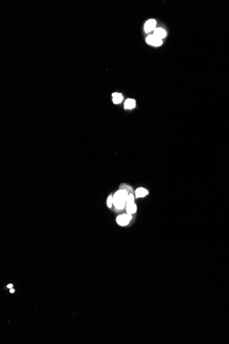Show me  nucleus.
I'll return each mask as SVG.
<instances>
[{
    "label": "nucleus",
    "mask_w": 229,
    "mask_h": 344,
    "mask_svg": "<svg viewBox=\"0 0 229 344\" xmlns=\"http://www.w3.org/2000/svg\"><path fill=\"white\" fill-rule=\"evenodd\" d=\"M154 35H155L156 37H158L159 39H163L164 37H165L166 32L165 31V30L162 29V28H156V29L154 30Z\"/></svg>",
    "instance_id": "423d86ee"
},
{
    "label": "nucleus",
    "mask_w": 229,
    "mask_h": 344,
    "mask_svg": "<svg viewBox=\"0 0 229 344\" xmlns=\"http://www.w3.org/2000/svg\"><path fill=\"white\" fill-rule=\"evenodd\" d=\"M132 218V214H128L119 215L117 218V223L121 226H126L129 223Z\"/></svg>",
    "instance_id": "f03ea898"
},
{
    "label": "nucleus",
    "mask_w": 229,
    "mask_h": 344,
    "mask_svg": "<svg viewBox=\"0 0 229 344\" xmlns=\"http://www.w3.org/2000/svg\"><path fill=\"white\" fill-rule=\"evenodd\" d=\"M136 105V102L134 99H128L125 102L124 106L125 109H132L135 108Z\"/></svg>",
    "instance_id": "6e6552de"
},
{
    "label": "nucleus",
    "mask_w": 229,
    "mask_h": 344,
    "mask_svg": "<svg viewBox=\"0 0 229 344\" xmlns=\"http://www.w3.org/2000/svg\"><path fill=\"white\" fill-rule=\"evenodd\" d=\"M146 42L149 45L153 46H160L163 43L162 39L158 38V37H157L154 35H149L146 38Z\"/></svg>",
    "instance_id": "7ed1b4c3"
},
{
    "label": "nucleus",
    "mask_w": 229,
    "mask_h": 344,
    "mask_svg": "<svg viewBox=\"0 0 229 344\" xmlns=\"http://www.w3.org/2000/svg\"><path fill=\"white\" fill-rule=\"evenodd\" d=\"M128 195V191L125 189H121L114 194L112 197V201L114 207L117 210H122L125 208Z\"/></svg>",
    "instance_id": "f257e3e1"
},
{
    "label": "nucleus",
    "mask_w": 229,
    "mask_h": 344,
    "mask_svg": "<svg viewBox=\"0 0 229 344\" xmlns=\"http://www.w3.org/2000/svg\"><path fill=\"white\" fill-rule=\"evenodd\" d=\"M7 287H8V288H12V284H8V286H7Z\"/></svg>",
    "instance_id": "9b49d317"
},
{
    "label": "nucleus",
    "mask_w": 229,
    "mask_h": 344,
    "mask_svg": "<svg viewBox=\"0 0 229 344\" xmlns=\"http://www.w3.org/2000/svg\"><path fill=\"white\" fill-rule=\"evenodd\" d=\"M126 209L127 214H135L136 211H137V206H136L134 202L126 203Z\"/></svg>",
    "instance_id": "39448f33"
},
{
    "label": "nucleus",
    "mask_w": 229,
    "mask_h": 344,
    "mask_svg": "<svg viewBox=\"0 0 229 344\" xmlns=\"http://www.w3.org/2000/svg\"><path fill=\"white\" fill-rule=\"evenodd\" d=\"M148 191L146 190V189L143 188H139L138 189H137V190L135 191V197H136V198L144 197H146V195H148Z\"/></svg>",
    "instance_id": "0eeeda50"
},
{
    "label": "nucleus",
    "mask_w": 229,
    "mask_h": 344,
    "mask_svg": "<svg viewBox=\"0 0 229 344\" xmlns=\"http://www.w3.org/2000/svg\"><path fill=\"white\" fill-rule=\"evenodd\" d=\"M156 25H157V21L154 19H150L145 24V31L146 33H150V32L152 31V30H154Z\"/></svg>",
    "instance_id": "20e7f679"
},
{
    "label": "nucleus",
    "mask_w": 229,
    "mask_h": 344,
    "mask_svg": "<svg viewBox=\"0 0 229 344\" xmlns=\"http://www.w3.org/2000/svg\"><path fill=\"white\" fill-rule=\"evenodd\" d=\"M123 100V96L121 94L114 93L112 94V102L114 104H119Z\"/></svg>",
    "instance_id": "1a4fd4ad"
},
{
    "label": "nucleus",
    "mask_w": 229,
    "mask_h": 344,
    "mask_svg": "<svg viewBox=\"0 0 229 344\" xmlns=\"http://www.w3.org/2000/svg\"><path fill=\"white\" fill-rule=\"evenodd\" d=\"M10 293H14V292H15V290H14V289H13V288H10Z\"/></svg>",
    "instance_id": "f8f14e48"
},
{
    "label": "nucleus",
    "mask_w": 229,
    "mask_h": 344,
    "mask_svg": "<svg viewBox=\"0 0 229 344\" xmlns=\"http://www.w3.org/2000/svg\"><path fill=\"white\" fill-rule=\"evenodd\" d=\"M113 204V201H112V196H109L107 199V206L108 208H111L112 205Z\"/></svg>",
    "instance_id": "9d476101"
}]
</instances>
